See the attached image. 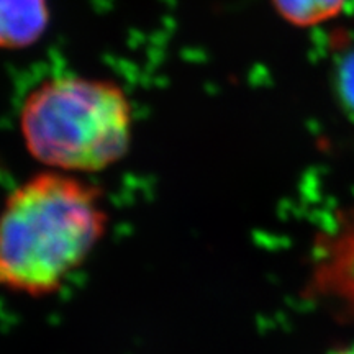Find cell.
I'll return each mask as SVG.
<instances>
[{"label":"cell","instance_id":"obj_3","mask_svg":"<svg viewBox=\"0 0 354 354\" xmlns=\"http://www.w3.org/2000/svg\"><path fill=\"white\" fill-rule=\"evenodd\" d=\"M307 292L339 323H354V203L317 236Z\"/></svg>","mask_w":354,"mask_h":354},{"label":"cell","instance_id":"obj_4","mask_svg":"<svg viewBox=\"0 0 354 354\" xmlns=\"http://www.w3.org/2000/svg\"><path fill=\"white\" fill-rule=\"evenodd\" d=\"M50 24L46 0H0V48L24 50L43 37Z\"/></svg>","mask_w":354,"mask_h":354},{"label":"cell","instance_id":"obj_5","mask_svg":"<svg viewBox=\"0 0 354 354\" xmlns=\"http://www.w3.org/2000/svg\"><path fill=\"white\" fill-rule=\"evenodd\" d=\"M346 0H272L279 15L295 26H313L333 19Z\"/></svg>","mask_w":354,"mask_h":354},{"label":"cell","instance_id":"obj_1","mask_svg":"<svg viewBox=\"0 0 354 354\" xmlns=\"http://www.w3.org/2000/svg\"><path fill=\"white\" fill-rule=\"evenodd\" d=\"M107 227L99 190L66 172H41L0 214V286L43 297L59 289Z\"/></svg>","mask_w":354,"mask_h":354},{"label":"cell","instance_id":"obj_2","mask_svg":"<svg viewBox=\"0 0 354 354\" xmlns=\"http://www.w3.org/2000/svg\"><path fill=\"white\" fill-rule=\"evenodd\" d=\"M131 105L117 84L63 76L38 86L20 112L28 153L61 172H92L115 165L131 143Z\"/></svg>","mask_w":354,"mask_h":354},{"label":"cell","instance_id":"obj_6","mask_svg":"<svg viewBox=\"0 0 354 354\" xmlns=\"http://www.w3.org/2000/svg\"><path fill=\"white\" fill-rule=\"evenodd\" d=\"M338 92L343 105L354 112V51L343 57L338 68Z\"/></svg>","mask_w":354,"mask_h":354}]
</instances>
